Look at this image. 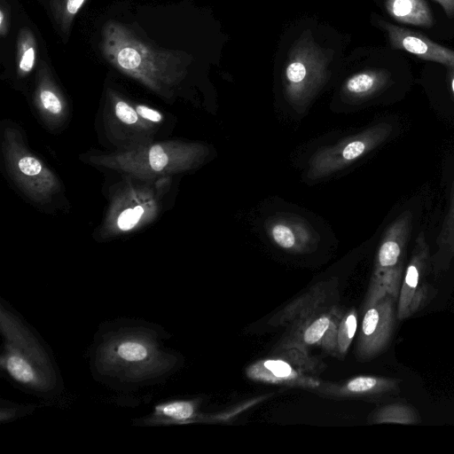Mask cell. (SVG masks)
<instances>
[{
	"mask_svg": "<svg viewBox=\"0 0 454 454\" xmlns=\"http://www.w3.org/2000/svg\"><path fill=\"white\" fill-rule=\"evenodd\" d=\"M117 356L128 362L144 361L148 356L146 347L137 341H123L116 348Z\"/></svg>",
	"mask_w": 454,
	"mask_h": 454,
	"instance_id": "obj_25",
	"label": "cell"
},
{
	"mask_svg": "<svg viewBox=\"0 0 454 454\" xmlns=\"http://www.w3.org/2000/svg\"><path fill=\"white\" fill-rule=\"evenodd\" d=\"M101 49L116 69L164 98L171 96L181 77L175 51L154 46L117 21L104 26Z\"/></svg>",
	"mask_w": 454,
	"mask_h": 454,
	"instance_id": "obj_2",
	"label": "cell"
},
{
	"mask_svg": "<svg viewBox=\"0 0 454 454\" xmlns=\"http://www.w3.org/2000/svg\"><path fill=\"white\" fill-rule=\"evenodd\" d=\"M371 423H399L416 424L419 419L416 413L404 404L395 403L387 405L378 410L370 419Z\"/></svg>",
	"mask_w": 454,
	"mask_h": 454,
	"instance_id": "obj_19",
	"label": "cell"
},
{
	"mask_svg": "<svg viewBox=\"0 0 454 454\" xmlns=\"http://www.w3.org/2000/svg\"><path fill=\"white\" fill-rule=\"evenodd\" d=\"M5 367L10 375L19 382L31 383L35 380V372L30 364L18 354L6 357Z\"/></svg>",
	"mask_w": 454,
	"mask_h": 454,
	"instance_id": "obj_20",
	"label": "cell"
},
{
	"mask_svg": "<svg viewBox=\"0 0 454 454\" xmlns=\"http://www.w3.org/2000/svg\"><path fill=\"white\" fill-rule=\"evenodd\" d=\"M85 2L86 0H57L54 8L56 9L57 18L63 31L69 29L74 17Z\"/></svg>",
	"mask_w": 454,
	"mask_h": 454,
	"instance_id": "obj_22",
	"label": "cell"
},
{
	"mask_svg": "<svg viewBox=\"0 0 454 454\" xmlns=\"http://www.w3.org/2000/svg\"><path fill=\"white\" fill-rule=\"evenodd\" d=\"M409 212L402 214L386 231L379 247L364 302L386 294L398 299L411 227Z\"/></svg>",
	"mask_w": 454,
	"mask_h": 454,
	"instance_id": "obj_5",
	"label": "cell"
},
{
	"mask_svg": "<svg viewBox=\"0 0 454 454\" xmlns=\"http://www.w3.org/2000/svg\"><path fill=\"white\" fill-rule=\"evenodd\" d=\"M388 13L398 22L430 27L434 19L425 0H387Z\"/></svg>",
	"mask_w": 454,
	"mask_h": 454,
	"instance_id": "obj_14",
	"label": "cell"
},
{
	"mask_svg": "<svg viewBox=\"0 0 454 454\" xmlns=\"http://www.w3.org/2000/svg\"><path fill=\"white\" fill-rule=\"evenodd\" d=\"M208 153L207 146L200 143L167 141L92 154L88 160L138 179L150 180L193 169L203 163Z\"/></svg>",
	"mask_w": 454,
	"mask_h": 454,
	"instance_id": "obj_3",
	"label": "cell"
},
{
	"mask_svg": "<svg viewBox=\"0 0 454 454\" xmlns=\"http://www.w3.org/2000/svg\"><path fill=\"white\" fill-rule=\"evenodd\" d=\"M325 369V364L309 350L277 344L268 356L250 364L245 374L258 383L315 391Z\"/></svg>",
	"mask_w": 454,
	"mask_h": 454,
	"instance_id": "obj_4",
	"label": "cell"
},
{
	"mask_svg": "<svg viewBox=\"0 0 454 454\" xmlns=\"http://www.w3.org/2000/svg\"><path fill=\"white\" fill-rule=\"evenodd\" d=\"M395 300L386 294L375 301L363 303V319L356 342L359 359H371L388 344L395 323Z\"/></svg>",
	"mask_w": 454,
	"mask_h": 454,
	"instance_id": "obj_8",
	"label": "cell"
},
{
	"mask_svg": "<svg viewBox=\"0 0 454 454\" xmlns=\"http://www.w3.org/2000/svg\"><path fill=\"white\" fill-rule=\"evenodd\" d=\"M286 75L292 86L297 88L305 80L307 69L301 62H293L287 67Z\"/></svg>",
	"mask_w": 454,
	"mask_h": 454,
	"instance_id": "obj_26",
	"label": "cell"
},
{
	"mask_svg": "<svg viewBox=\"0 0 454 454\" xmlns=\"http://www.w3.org/2000/svg\"><path fill=\"white\" fill-rule=\"evenodd\" d=\"M391 132L389 124L380 123L334 145L319 148L309 158L307 177L318 180L347 168L383 143Z\"/></svg>",
	"mask_w": 454,
	"mask_h": 454,
	"instance_id": "obj_7",
	"label": "cell"
},
{
	"mask_svg": "<svg viewBox=\"0 0 454 454\" xmlns=\"http://www.w3.org/2000/svg\"><path fill=\"white\" fill-rule=\"evenodd\" d=\"M438 243L447 252L454 254V183L451 191L450 211L438 237Z\"/></svg>",
	"mask_w": 454,
	"mask_h": 454,
	"instance_id": "obj_24",
	"label": "cell"
},
{
	"mask_svg": "<svg viewBox=\"0 0 454 454\" xmlns=\"http://www.w3.org/2000/svg\"><path fill=\"white\" fill-rule=\"evenodd\" d=\"M396 389L397 382L392 379L360 375L338 382L322 380L314 392L325 398L340 400L372 397Z\"/></svg>",
	"mask_w": 454,
	"mask_h": 454,
	"instance_id": "obj_12",
	"label": "cell"
},
{
	"mask_svg": "<svg viewBox=\"0 0 454 454\" xmlns=\"http://www.w3.org/2000/svg\"><path fill=\"white\" fill-rule=\"evenodd\" d=\"M136 110L140 117L145 121L151 122H160L162 120V115L160 112L148 106L138 105L137 106Z\"/></svg>",
	"mask_w": 454,
	"mask_h": 454,
	"instance_id": "obj_27",
	"label": "cell"
},
{
	"mask_svg": "<svg viewBox=\"0 0 454 454\" xmlns=\"http://www.w3.org/2000/svg\"><path fill=\"white\" fill-rule=\"evenodd\" d=\"M18 71L25 75L32 71L36 59V43L33 33L25 27L20 31L17 42Z\"/></svg>",
	"mask_w": 454,
	"mask_h": 454,
	"instance_id": "obj_17",
	"label": "cell"
},
{
	"mask_svg": "<svg viewBox=\"0 0 454 454\" xmlns=\"http://www.w3.org/2000/svg\"><path fill=\"white\" fill-rule=\"evenodd\" d=\"M343 314L339 283L332 278L311 286L270 317L269 325L286 329L278 345L309 351L317 347L334 356L336 332Z\"/></svg>",
	"mask_w": 454,
	"mask_h": 454,
	"instance_id": "obj_1",
	"label": "cell"
},
{
	"mask_svg": "<svg viewBox=\"0 0 454 454\" xmlns=\"http://www.w3.org/2000/svg\"><path fill=\"white\" fill-rule=\"evenodd\" d=\"M429 248L421 232L416 239L411 258L406 267L397 299V318L407 319L429 301L431 289L427 281Z\"/></svg>",
	"mask_w": 454,
	"mask_h": 454,
	"instance_id": "obj_9",
	"label": "cell"
},
{
	"mask_svg": "<svg viewBox=\"0 0 454 454\" xmlns=\"http://www.w3.org/2000/svg\"><path fill=\"white\" fill-rule=\"evenodd\" d=\"M266 231L277 247L294 254L309 253L318 242L317 233L307 222L288 214L270 218Z\"/></svg>",
	"mask_w": 454,
	"mask_h": 454,
	"instance_id": "obj_11",
	"label": "cell"
},
{
	"mask_svg": "<svg viewBox=\"0 0 454 454\" xmlns=\"http://www.w3.org/2000/svg\"><path fill=\"white\" fill-rule=\"evenodd\" d=\"M387 79V74L381 71L359 73L348 80L346 83V90L354 97H366L382 88Z\"/></svg>",
	"mask_w": 454,
	"mask_h": 454,
	"instance_id": "obj_15",
	"label": "cell"
},
{
	"mask_svg": "<svg viewBox=\"0 0 454 454\" xmlns=\"http://www.w3.org/2000/svg\"><path fill=\"white\" fill-rule=\"evenodd\" d=\"M440 4L449 17L454 16V0H434Z\"/></svg>",
	"mask_w": 454,
	"mask_h": 454,
	"instance_id": "obj_28",
	"label": "cell"
},
{
	"mask_svg": "<svg viewBox=\"0 0 454 454\" xmlns=\"http://www.w3.org/2000/svg\"><path fill=\"white\" fill-rule=\"evenodd\" d=\"M157 412L178 421H184L194 417L196 405L191 401H176L158 406Z\"/></svg>",
	"mask_w": 454,
	"mask_h": 454,
	"instance_id": "obj_21",
	"label": "cell"
},
{
	"mask_svg": "<svg viewBox=\"0 0 454 454\" xmlns=\"http://www.w3.org/2000/svg\"><path fill=\"white\" fill-rule=\"evenodd\" d=\"M36 98L46 114L57 116L63 113L62 99L51 79L43 72L36 91Z\"/></svg>",
	"mask_w": 454,
	"mask_h": 454,
	"instance_id": "obj_18",
	"label": "cell"
},
{
	"mask_svg": "<svg viewBox=\"0 0 454 454\" xmlns=\"http://www.w3.org/2000/svg\"><path fill=\"white\" fill-rule=\"evenodd\" d=\"M8 30V20L7 15L4 12V9L2 7L0 11V33L2 36H4Z\"/></svg>",
	"mask_w": 454,
	"mask_h": 454,
	"instance_id": "obj_29",
	"label": "cell"
},
{
	"mask_svg": "<svg viewBox=\"0 0 454 454\" xmlns=\"http://www.w3.org/2000/svg\"><path fill=\"white\" fill-rule=\"evenodd\" d=\"M156 213L155 199L146 192L132 189L113 205L105 230L109 234L129 231L150 221Z\"/></svg>",
	"mask_w": 454,
	"mask_h": 454,
	"instance_id": "obj_10",
	"label": "cell"
},
{
	"mask_svg": "<svg viewBox=\"0 0 454 454\" xmlns=\"http://www.w3.org/2000/svg\"><path fill=\"white\" fill-rule=\"evenodd\" d=\"M114 114L125 125L143 128L146 124L145 121L137 114L136 108L121 98H115Z\"/></svg>",
	"mask_w": 454,
	"mask_h": 454,
	"instance_id": "obj_23",
	"label": "cell"
},
{
	"mask_svg": "<svg viewBox=\"0 0 454 454\" xmlns=\"http://www.w3.org/2000/svg\"><path fill=\"white\" fill-rule=\"evenodd\" d=\"M392 46L417 57L454 67V51L431 41L423 34L384 23Z\"/></svg>",
	"mask_w": 454,
	"mask_h": 454,
	"instance_id": "obj_13",
	"label": "cell"
},
{
	"mask_svg": "<svg viewBox=\"0 0 454 454\" xmlns=\"http://www.w3.org/2000/svg\"><path fill=\"white\" fill-rule=\"evenodd\" d=\"M357 329V311L356 309H349L344 312L336 332L335 355L334 356L343 358L353 341Z\"/></svg>",
	"mask_w": 454,
	"mask_h": 454,
	"instance_id": "obj_16",
	"label": "cell"
},
{
	"mask_svg": "<svg viewBox=\"0 0 454 454\" xmlns=\"http://www.w3.org/2000/svg\"><path fill=\"white\" fill-rule=\"evenodd\" d=\"M17 129L6 127L3 148L7 168L20 189L37 203L48 202L59 191L57 176L24 145Z\"/></svg>",
	"mask_w": 454,
	"mask_h": 454,
	"instance_id": "obj_6",
	"label": "cell"
},
{
	"mask_svg": "<svg viewBox=\"0 0 454 454\" xmlns=\"http://www.w3.org/2000/svg\"><path fill=\"white\" fill-rule=\"evenodd\" d=\"M450 86H451V90H452V92L454 94V67H452L450 69Z\"/></svg>",
	"mask_w": 454,
	"mask_h": 454,
	"instance_id": "obj_30",
	"label": "cell"
}]
</instances>
